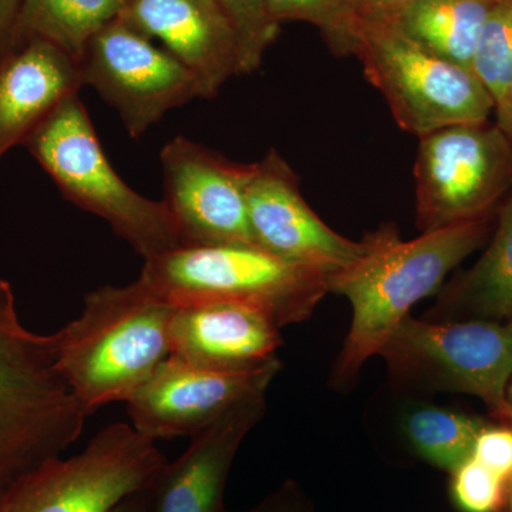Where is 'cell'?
<instances>
[{"mask_svg":"<svg viewBox=\"0 0 512 512\" xmlns=\"http://www.w3.org/2000/svg\"><path fill=\"white\" fill-rule=\"evenodd\" d=\"M494 214L458 222L403 241L392 224L370 232L365 255L329 278V292L348 299L352 322L332 372L335 387L349 386L410 309L444 285V279L476 252L493 228Z\"/></svg>","mask_w":512,"mask_h":512,"instance_id":"cell-1","label":"cell"},{"mask_svg":"<svg viewBox=\"0 0 512 512\" xmlns=\"http://www.w3.org/2000/svg\"><path fill=\"white\" fill-rule=\"evenodd\" d=\"M174 309L141 278L84 296L79 318L55 338L57 369L89 416L127 402L171 356Z\"/></svg>","mask_w":512,"mask_h":512,"instance_id":"cell-2","label":"cell"},{"mask_svg":"<svg viewBox=\"0 0 512 512\" xmlns=\"http://www.w3.org/2000/svg\"><path fill=\"white\" fill-rule=\"evenodd\" d=\"M89 417L57 369L55 333L23 325L0 279V500L20 478L62 456Z\"/></svg>","mask_w":512,"mask_h":512,"instance_id":"cell-3","label":"cell"},{"mask_svg":"<svg viewBox=\"0 0 512 512\" xmlns=\"http://www.w3.org/2000/svg\"><path fill=\"white\" fill-rule=\"evenodd\" d=\"M140 278L173 305L242 303L281 329L311 318L329 293L328 274L256 244L171 249L146 259Z\"/></svg>","mask_w":512,"mask_h":512,"instance_id":"cell-4","label":"cell"},{"mask_svg":"<svg viewBox=\"0 0 512 512\" xmlns=\"http://www.w3.org/2000/svg\"><path fill=\"white\" fill-rule=\"evenodd\" d=\"M26 146L66 200L109 222L144 261L181 247L165 202L138 194L111 167L79 94L64 100Z\"/></svg>","mask_w":512,"mask_h":512,"instance_id":"cell-5","label":"cell"},{"mask_svg":"<svg viewBox=\"0 0 512 512\" xmlns=\"http://www.w3.org/2000/svg\"><path fill=\"white\" fill-rule=\"evenodd\" d=\"M396 389L476 396L511 426L512 320L404 318L379 350Z\"/></svg>","mask_w":512,"mask_h":512,"instance_id":"cell-6","label":"cell"},{"mask_svg":"<svg viewBox=\"0 0 512 512\" xmlns=\"http://www.w3.org/2000/svg\"><path fill=\"white\" fill-rule=\"evenodd\" d=\"M355 55L397 126L413 136L484 123L494 114L493 96L470 67L424 49L393 26L359 29Z\"/></svg>","mask_w":512,"mask_h":512,"instance_id":"cell-7","label":"cell"},{"mask_svg":"<svg viewBox=\"0 0 512 512\" xmlns=\"http://www.w3.org/2000/svg\"><path fill=\"white\" fill-rule=\"evenodd\" d=\"M167 463L156 441L131 424H110L82 453L52 458L20 478L0 500V512H110L153 487Z\"/></svg>","mask_w":512,"mask_h":512,"instance_id":"cell-8","label":"cell"},{"mask_svg":"<svg viewBox=\"0 0 512 512\" xmlns=\"http://www.w3.org/2000/svg\"><path fill=\"white\" fill-rule=\"evenodd\" d=\"M416 222L421 232L494 214L512 188V143L490 120L419 138Z\"/></svg>","mask_w":512,"mask_h":512,"instance_id":"cell-9","label":"cell"},{"mask_svg":"<svg viewBox=\"0 0 512 512\" xmlns=\"http://www.w3.org/2000/svg\"><path fill=\"white\" fill-rule=\"evenodd\" d=\"M79 66L84 86L119 113L134 140L167 111L201 97L200 84L180 60L120 18L90 40Z\"/></svg>","mask_w":512,"mask_h":512,"instance_id":"cell-10","label":"cell"},{"mask_svg":"<svg viewBox=\"0 0 512 512\" xmlns=\"http://www.w3.org/2000/svg\"><path fill=\"white\" fill-rule=\"evenodd\" d=\"M160 158L164 202L181 247L255 244L247 208L254 165L235 163L183 136L168 141Z\"/></svg>","mask_w":512,"mask_h":512,"instance_id":"cell-11","label":"cell"},{"mask_svg":"<svg viewBox=\"0 0 512 512\" xmlns=\"http://www.w3.org/2000/svg\"><path fill=\"white\" fill-rule=\"evenodd\" d=\"M248 221L256 245L332 276L356 264L370 247L369 235L352 241L333 231L302 197L299 178L271 148L252 164Z\"/></svg>","mask_w":512,"mask_h":512,"instance_id":"cell-12","label":"cell"},{"mask_svg":"<svg viewBox=\"0 0 512 512\" xmlns=\"http://www.w3.org/2000/svg\"><path fill=\"white\" fill-rule=\"evenodd\" d=\"M281 360L249 372H215L170 356L127 400L131 426L151 440L194 437L235 406L268 392Z\"/></svg>","mask_w":512,"mask_h":512,"instance_id":"cell-13","label":"cell"},{"mask_svg":"<svg viewBox=\"0 0 512 512\" xmlns=\"http://www.w3.org/2000/svg\"><path fill=\"white\" fill-rule=\"evenodd\" d=\"M120 19L187 67L201 99H212L238 74V39L217 0H126Z\"/></svg>","mask_w":512,"mask_h":512,"instance_id":"cell-14","label":"cell"},{"mask_svg":"<svg viewBox=\"0 0 512 512\" xmlns=\"http://www.w3.org/2000/svg\"><path fill=\"white\" fill-rule=\"evenodd\" d=\"M171 356L215 372H249L275 362L284 345L281 328L242 303L207 301L175 305Z\"/></svg>","mask_w":512,"mask_h":512,"instance_id":"cell-15","label":"cell"},{"mask_svg":"<svg viewBox=\"0 0 512 512\" xmlns=\"http://www.w3.org/2000/svg\"><path fill=\"white\" fill-rule=\"evenodd\" d=\"M265 396L245 400L191 437L183 456L167 463L150 488V512H228L229 471L242 441L264 419Z\"/></svg>","mask_w":512,"mask_h":512,"instance_id":"cell-16","label":"cell"},{"mask_svg":"<svg viewBox=\"0 0 512 512\" xmlns=\"http://www.w3.org/2000/svg\"><path fill=\"white\" fill-rule=\"evenodd\" d=\"M82 87L79 62L43 40L0 57V160Z\"/></svg>","mask_w":512,"mask_h":512,"instance_id":"cell-17","label":"cell"},{"mask_svg":"<svg viewBox=\"0 0 512 512\" xmlns=\"http://www.w3.org/2000/svg\"><path fill=\"white\" fill-rule=\"evenodd\" d=\"M512 316V188L498 208L490 244L463 275L437 292L424 318L430 320H493Z\"/></svg>","mask_w":512,"mask_h":512,"instance_id":"cell-18","label":"cell"},{"mask_svg":"<svg viewBox=\"0 0 512 512\" xmlns=\"http://www.w3.org/2000/svg\"><path fill=\"white\" fill-rule=\"evenodd\" d=\"M497 2L417 0L389 26L424 49L470 67L478 36Z\"/></svg>","mask_w":512,"mask_h":512,"instance_id":"cell-19","label":"cell"},{"mask_svg":"<svg viewBox=\"0 0 512 512\" xmlns=\"http://www.w3.org/2000/svg\"><path fill=\"white\" fill-rule=\"evenodd\" d=\"M126 0H23L16 46L39 39L80 62L101 29L119 19Z\"/></svg>","mask_w":512,"mask_h":512,"instance_id":"cell-20","label":"cell"},{"mask_svg":"<svg viewBox=\"0 0 512 512\" xmlns=\"http://www.w3.org/2000/svg\"><path fill=\"white\" fill-rule=\"evenodd\" d=\"M487 426L480 417L426 403L409 407L402 419L414 453L450 474L473 456L477 437Z\"/></svg>","mask_w":512,"mask_h":512,"instance_id":"cell-21","label":"cell"},{"mask_svg":"<svg viewBox=\"0 0 512 512\" xmlns=\"http://www.w3.org/2000/svg\"><path fill=\"white\" fill-rule=\"evenodd\" d=\"M269 16L281 25L285 20L311 23L338 55H355L357 29L349 0H265Z\"/></svg>","mask_w":512,"mask_h":512,"instance_id":"cell-22","label":"cell"},{"mask_svg":"<svg viewBox=\"0 0 512 512\" xmlns=\"http://www.w3.org/2000/svg\"><path fill=\"white\" fill-rule=\"evenodd\" d=\"M471 70L485 89L498 99L512 79V0H498L485 20Z\"/></svg>","mask_w":512,"mask_h":512,"instance_id":"cell-23","label":"cell"},{"mask_svg":"<svg viewBox=\"0 0 512 512\" xmlns=\"http://www.w3.org/2000/svg\"><path fill=\"white\" fill-rule=\"evenodd\" d=\"M231 20L238 39V74L261 67L266 50L279 35V25L269 16L265 0H217Z\"/></svg>","mask_w":512,"mask_h":512,"instance_id":"cell-24","label":"cell"},{"mask_svg":"<svg viewBox=\"0 0 512 512\" xmlns=\"http://www.w3.org/2000/svg\"><path fill=\"white\" fill-rule=\"evenodd\" d=\"M507 481L470 457L451 473V494L464 512H497L507 497Z\"/></svg>","mask_w":512,"mask_h":512,"instance_id":"cell-25","label":"cell"},{"mask_svg":"<svg viewBox=\"0 0 512 512\" xmlns=\"http://www.w3.org/2000/svg\"><path fill=\"white\" fill-rule=\"evenodd\" d=\"M471 457L508 483L512 474V427L488 424L477 437Z\"/></svg>","mask_w":512,"mask_h":512,"instance_id":"cell-26","label":"cell"},{"mask_svg":"<svg viewBox=\"0 0 512 512\" xmlns=\"http://www.w3.org/2000/svg\"><path fill=\"white\" fill-rule=\"evenodd\" d=\"M417 0H349L357 32L369 26H389Z\"/></svg>","mask_w":512,"mask_h":512,"instance_id":"cell-27","label":"cell"},{"mask_svg":"<svg viewBox=\"0 0 512 512\" xmlns=\"http://www.w3.org/2000/svg\"><path fill=\"white\" fill-rule=\"evenodd\" d=\"M245 512H313V503L301 485L288 480L256 507Z\"/></svg>","mask_w":512,"mask_h":512,"instance_id":"cell-28","label":"cell"},{"mask_svg":"<svg viewBox=\"0 0 512 512\" xmlns=\"http://www.w3.org/2000/svg\"><path fill=\"white\" fill-rule=\"evenodd\" d=\"M23 0H0V57L5 56L15 46Z\"/></svg>","mask_w":512,"mask_h":512,"instance_id":"cell-29","label":"cell"},{"mask_svg":"<svg viewBox=\"0 0 512 512\" xmlns=\"http://www.w3.org/2000/svg\"><path fill=\"white\" fill-rule=\"evenodd\" d=\"M495 124L512 143V79L495 100Z\"/></svg>","mask_w":512,"mask_h":512,"instance_id":"cell-30","label":"cell"},{"mask_svg":"<svg viewBox=\"0 0 512 512\" xmlns=\"http://www.w3.org/2000/svg\"><path fill=\"white\" fill-rule=\"evenodd\" d=\"M110 512H150V488L128 495Z\"/></svg>","mask_w":512,"mask_h":512,"instance_id":"cell-31","label":"cell"},{"mask_svg":"<svg viewBox=\"0 0 512 512\" xmlns=\"http://www.w3.org/2000/svg\"><path fill=\"white\" fill-rule=\"evenodd\" d=\"M508 399H510L511 409H512V380L510 384V389H508ZM512 427V421H511ZM497 512H512V474L510 477V481H508L507 487V497H505V503L503 507H501L500 511Z\"/></svg>","mask_w":512,"mask_h":512,"instance_id":"cell-32","label":"cell"},{"mask_svg":"<svg viewBox=\"0 0 512 512\" xmlns=\"http://www.w3.org/2000/svg\"><path fill=\"white\" fill-rule=\"evenodd\" d=\"M510 320H512V316H511V319H510Z\"/></svg>","mask_w":512,"mask_h":512,"instance_id":"cell-33","label":"cell"}]
</instances>
